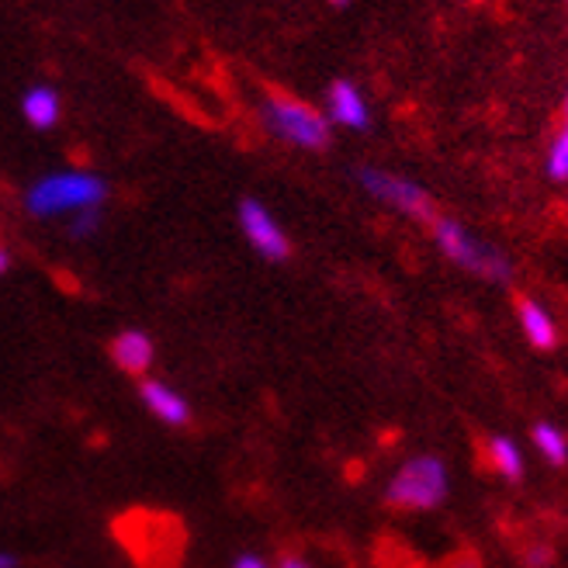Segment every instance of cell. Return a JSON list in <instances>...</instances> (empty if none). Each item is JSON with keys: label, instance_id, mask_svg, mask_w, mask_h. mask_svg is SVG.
<instances>
[{"label": "cell", "instance_id": "obj_11", "mask_svg": "<svg viewBox=\"0 0 568 568\" xmlns=\"http://www.w3.org/2000/svg\"><path fill=\"white\" fill-rule=\"evenodd\" d=\"M21 111H24L28 125L45 132V129H52L55 122H60L63 101H60V94H55L52 88H32V91L24 94V101H21Z\"/></svg>", "mask_w": 568, "mask_h": 568}, {"label": "cell", "instance_id": "obj_15", "mask_svg": "<svg viewBox=\"0 0 568 568\" xmlns=\"http://www.w3.org/2000/svg\"><path fill=\"white\" fill-rule=\"evenodd\" d=\"M98 225H101V209H83V212H77V219L70 225V236L73 240H88V236L98 233Z\"/></svg>", "mask_w": 568, "mask_h": 568}, {"label": "cell", "instance_id": "obj_19", "mask_svg": "<svg viewBox=\"0 0 568 568\" xmlns=\"http://www.w3.org/2000/svg\"><path fill=\"white\" fill-rule=\"evenodd\" d=\"M0 568H21V558L14 551H0Z\"/></svg>", "mask_w": 568, "mask_h": 568}, {"label": "cell", "instance_id": "obj_17", "mask_svg": "<svg viewBox=\"0 0 568 568\" xmlns=\"http://www.w3.org/2000/svg\"><path fill=\"white\" fill-rule=\"evenodd\" d=\"M233 568H271V561H264L261 555H253V551H243L233 558Z\"/></svg>", "mask_w": 568, "mask_h": 568}, {"label": "cell", "instance_id": "obj_5", "mask_svg": "<svg viewBox=\"0 0 568 568\" xmlns=\"http://www.w3.org/2000/svg\"><path fill=\"white\" fill-rule=\"evenodd\" d=\"M357 181L361 187L375 197V202L388 205L392 212H399L413 222H423L430 225L437 219V209H434V197L423 184L409 181V178H399V174H388V170H378V166H361L357 170Z\"/></svg>", "mask_w": 568, "mask_h": 568}, {"label": "cell", "instance_id": "obj_12", "mask_svg": "<svg viewBox=\"0 0 568 568\" xmlns=\"http://www.w3.org/2000/svg\"><path fill=\"white\" fill-rule=\"evenodd\" d=\"M489 468L499 471L506 481H524V454L514 440L506 437H489Z\"/></svg>", "mask_w": 568, "mask_h": 568}, {"label": "cell", "instance_id": "obj_6", "mask_svg": "<svg viewBox=\"0 0 568 568\" xmlns=\"http://www.w3.org/2000/svg\"><path fill=\"white\" fill-rule=\"evenodd\" d=\"M240 230H243L246 243L257 250L264 261L281 264L292 257V240L284 236L277 219L257 202V197H243L240 202Z\"/></svg>", "mask_w": 568, "mask_h": 568}, {"label": "cell", "instance_id": "obj_4", "mask_svg": "<svg viewBox=\"0 0 568 568\" xmlns=\"http://www.w3.org/2000/svg\"><path fill=\"white\" fill-rule=\"evenodd\" d=\"M450 478L440 458L434 454H423V458L406 462L399 471L392 475L385 503L392 509H437L447 499Z\"/></svg>", "mask_w": 568, "mask_h": 568}, {"label": "cell", "instance_id": "obj_21", "mask_svg": "<svg viewBox=\"0 0 568 568\" xmlns=\"http://www.w3.org/2000/svg\"><path fill=\"white\" fill-rule=\"evenodd\" d=\"M561 125L568 129V94H565V104H561Z\"/></svg>", "mask_w": 568, "mask_h": 568}, {"label": "cell", "instance_id": "obj_10", "mask_svg": "<svg viewBox=\"0 0 568 568\" xmlns=\"http://www.w3.org/2000/svg\"><path fill=\"white\" fill-rule=\"evenodd\" d=\"M517 316H520V326H524V336L537 351H555L558 347V326L551 320V312L534 302V298H520L517 302Z\"/></svg>", "mask_w": 568, "mask_h": 568}, {"label": "cell", "instance_id": "obj_14", "mask_svg": "<svg viewBox=\"0 0 568 568\" xmlns=\"http://www.w3.org/2000/svg\"><path fill=\"white\" fill-rule=\"evenodd\" d=\"M545 170L551 181H568V129L561 125V132L555 135V142L548 146V160Z\"/></svg>", "mask_w": 568, "mask_h": 568}, {"label": "cell", "instance_id": "obj_9", "mask_svg": "<svg viewBox=\"0 0 568 568\" xmlns=\"http://www.w3.org/2000/svg\"><path fill=\"white\" fill-rule=\"evenodd\" d=\"M108 354H111V361H115L119 372H125L132 378H146L150 367H153V357H156V347H153L150 333H142V329H122L115 339H111Z\"/></svg>", "mask_w": 568, "mask_h": 568}, {"label": "cell", "instance_id": "obj_13", "mask_svg": "<svg viewBox=\"0 0 568 568\" xmlns=\"http://www.w3.org/2000/svg\"><path fill=\"white\" fill-rule=\"evenodd\" d=\"M534 444H537V450H541L551 465H565L568 462V440H565V434L558 430V426L537 423L534 426Z\"/></svg>", "mask_w": 568, "mask_h": 568}, {"label": "cell", "instance_id": "obj_16", "mask_svg": "<svg viewBox=\"0 0 568 568\" xmlns=\"http://www.w3.org/2000/svg\"><path fill=\"white\" fill-rule=\"evenodd\" d=\"M524 565H527V568H551V548H548V545H534V548H527Z\"/></svg>", "mask_w": 568, "mask_h": 568}, {"label": "cell", "instance_id": "obj_3", "mask_svg": "<svg viewBox=\"0 0 568 568\" xmlns=\"http://www.w3.org/2000/svg\"><path fill=\"white\" fill-rule=\"evenodd\" d=\"M104 197H108V181L88 174V170H77V174H52L36 181L24 194V209L36 219H52L63 212L101 209Z\"/></svg>", "mask_w": 568, "mask_h": 568}, {"label": "cell", "instance_id": "obj_1", "mask_svg": "<svg viewBox=\"0 0 568 568\" xmlns=\"http://www.w3.org/2000/svg\"><path fill=\"white\" fill-rule=\"evenodd\" d=\"M261 122L274 139L288 142V146H298V150H326L329 135H333L326 111L312 108V104H305V101H298L292 94H281V91L264 94Z\"/></svg>", "mask_w": 568, "mask_h": 568}, {"label": "cell", "instance_id": "obj_20", "mask_svg": "<svg viewBox=\"0 0 568 568\" xmlns=\"http://www.w3.org/2000/svg\"><path fill=\"white\" fill-rule=\"evenodd\" d=\"M8 267H11V250L0 243V274H8Z\"/></svg>", "mask_w": 568, "mask_h": 568}, {"label": "cell", "instance_id": "obj_7", "mask_svg": "<svg viewBox=\"0 0 568 568\" xmlns=\"http://www.w3.org/2000/svg\"><path fill=\"white\" fill-rule=\"evenodd\" d=\"M139 399L146 406L160 423L174 426V430H191L194 423V413H191V403L184 399L181 392H174L166 382H156V378H139Z\"/></svg>", "mask_w": 568, "mask_h": 568}, {"label": "cell", "instance_id": "obj_22", "mask_svg": "<svg viewBox=\"0 0 568 568\" xmlns=\"http://www.w3.org/2000/svg\"><path fill=\"white\" fill-rule=\"evenodd\" d=\"M326 4H333V8H347L351 0H326Z\"/></svg>", "mask_w": 568, "mask_h": 568}, {"label": "cell", "instance_id": "obj_8", "mask_svg": "<svg viewBox=\"0 0 568 568\" xmlns=\"http://www.w3.org/2000/svg\"><path fill=\"white\" fill-rule=\"evenodd\" d=\"M326 119L329 125H344L354 132H364L372 125V108H367L364 94L357 91V83L351 80H333L326 91Z\"/></svg>", "mask_w": 568, "mask_h": 568}, {"label": "cell", "instance_id": "obj_2", "mask_svg": "<svg viewBox=\"0 0 568 568\" xmlns=\"http://www.w3.org/2000/svg\"><path fill=\"white\" fill-rule=\"evenodd\" d=\"M430 225H434V243H437V250L444 253L450 264H458L468 274L486 277L493 284H506L509 277H514V264L506 261V253L499 246L486 243V240L471 236L458 219L437 215Z\"/></svg>", "mask_w": 568, "mask_h": 568}, {"label": "cell", "instance_id": "obj_18", "mask_svg": "<svg viewBox=\"0 0 568 568\" xmlns=\"http://www.w3.org/2000/svg\"><path fill=\"white\" fill-rule=\"evenodd\" d=\"M277 568H312L302 555H295V551H284L281 558H277Z\"/></svg>", "mask_w": 568, "mask_h": 568}]
</instances>
